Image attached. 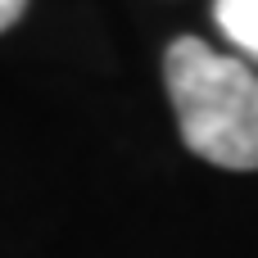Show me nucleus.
Here are the masks:
<instances>
[{
  "mask_svg": "<svg viewBox=\"0 0 258 258\" xmlns=\"http://www.w3.org/2000/svg\"><path fill=\"white\" fill-rule=\"evenodd\" d=\"M213 18L231 45H240L249 59H258V0H218Z\"/></svg>",
  "mask_w": 258,
  "mask_h": 258,
  "instance_id": "f03ea898",
  "label": "nucleus"
},
{
  "mask_svg": "<svg viewBox=\"0 0 258 258\" xmlns=\"http://www.w3.org/2000/svg\"><path fill=\"white\" fill-rule=\"evenodd\" d=\"M27 9V0H0V32L18 23V14Z\"/></svg>",
  "mask_w": 258,
  "mask_h": 258,
  "instance_id": "7ed1b4c3",
  "label": "nucleus"
},
{
  "mask_svg": "<svg viewBox=\"0 0 258 258\" xmlns=\"http://www.w3.org/2000/svg\"><path fill=\"white\" fill-rule=\"evenodd\" d=\"M168 95L190 154L249 172L258 168V77L231 54L181 36L163 59Z\"/></svg>",
  "mask_w": 258,
  "mask_h": 258,
  "instance_id": "f257e3e1",
  "label": "nucleus"
}]
</instances>
